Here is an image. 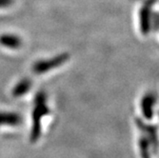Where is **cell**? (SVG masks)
<instances>
[{
    "label": "cell",
    "mask_w": 159,
    "mask_h": 158,
    "mask_svg": "<svg viewBox=\"0 0 159 158\" xmlns=\"http://www.w3.org/2000/svg\"><path fill=\"white\" fill-rule=\"evenodd\" d=\"M35 108L33 113V131L31 133V141L35 142L40 135V119L49 112V109L46 105V97L43 93H39L35 96Z\"/></svg>",
    "instance_id": "obj_1"
},
{
    "label": "cell",
    "mask_w": 159,
    "mask_h": 158,
    "mask_svg": "<svg viewBox=\"0 0 159 158\" xmlns=\"http://www.w3.org/2000/svg\"><path fill=\"white\" fill-rule=\"evenodd\" d=\"M68 58H69V55L67 53H64V54H60L58 56L54 57V58H52L51 60L38 61L34 66V71L35 74L46 73V71H49L50 70H52L57 66H60L61 64L66 62Z\"/></svg>",
    "instance_id": "obj_2"
},
{
    "label": "cell",
    "mask_w": 159,
    "mask_h": 158,
    "mask_svg": "<svg viewBox=\"0 0 159 158\" xmlns=\"http://www.w3.org/2000/svg\"><path fill=\"white\" fill-rule=\"evenodd\" d=\"M0 45L9 49H18L22 46V40L18 35L4 34L0 35Z\"/></svg>",
    "instance_id": "obj_3"
},
{
    "label": "cell",
    "mask_w": 159,
    "mask_h": 158,
    "mask_svg": "<svg viewBox=\"0 0 159 158\" xmlns=\"http://www.w3.org/2000/svg\"><path fill=\"white\" fill-rule=\"evenodd\" d=\"M22 122V118L16 113H8V112H0V125H11L16 126L19 125Z\"/></svg>",
    "instance_id": "obj_4"
},
{
    "label": "cell",
    "mask_w": 159,
    "mask_h": 158,
    "mask_svg": "<svg viewBox=\"0 0 159 158\" xmlns=\"http://www.w3.org/2000/svg\"><path fill=\"white\" fill-rule=\"evenodd\" d=\"M32 86V83L29 79H23L21 80L16 87H14L13 91H12V94L13 96L16 97H18V96H21L23 94H25L29 90H30Z\"/></svg>",
    "instance_id": "obj_5"
},
{
    "label": "cell",
    "mask_w": 159,
    "mask_h": 158,
    "mask_svg": "<svg viewBox=\"0 0 159 158\" xmlns=\"http://www.w3.org/2000/svg\"><path fill=\"white\" fill-rule=\"evenodd\" d=\"M145 99H144V101L142 103V107H143V112L144 114L147 116V117H151L152 116V107L151 105L152 104V101H153V99L152 96H146V97H144Z\"/></svg>",
    "instance_id": "obj_6"
},
{
    "label": "cell",
    "mask_w": 159,
    "mask_h": 158,
    "mask_svg": "<svg viewBox=\"0 0 159 158\" xmlns=\"http://www.w3.org/2000/svg\"><path fill=\"white\" fill-rule=\"evenodd\" d=\"M149 27H150V22H149V12L147 10H144L141 13V28L142 32L144 34H147L149 32Z\"/></svg>",
    "instance_id": "obj_7"
},
{
    "label": "cell",
    "mask_w": 159,
    "mask_h": 158,
    "mask_svg": "<svg viewBox=\"0 0 159 158\" xmlns=\"http://www.w3.org/2000/svg\"><path fill=\"white\" fill-rule=\"evenodd\" d=\"M14 0H0V9L7 8L11 5H12Z\"/></svg>",
    "instance_id": "obj_8"
}]
</instances>
